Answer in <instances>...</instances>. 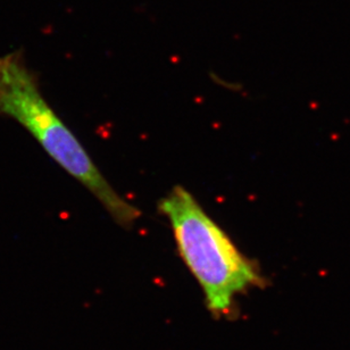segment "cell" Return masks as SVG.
<instances>
[{
	"instance_id": "obj_1",
	"label": "cell",
	"mask_w": 350,
	"mask_h": 350,
	"mask_svg": "<svg viewBox=\"0 0 350 350\" xmlns=\"http://www.w3.org/2000/svg\"><path fill=\"white\" fill-rule=\"evenodd\" d=\"M0 114L25 129L58 166L94 196L118 225L125 229L134 225L140 210L107 181L47 101L38 76L19 50L0 57Z\"/></svg>"
},
{
	"instance_id": "obj_2",
	"label": "cell",
	"mask_w": 350,
	"mask_h": 350,
	"mask_svg": "<svg viewBox=\"0 0 350 350\" xmlns=\"http://www.w3.org/2000/svg\"><path fill=\"white\" fill-rule=\"evenodd\" d=\"M158 209L168 221L177 252L213 316H230L239 296L267 284L257 263L239 249L184 187L174 185L159 200Z\"/></svg>"
}]
</instances>
